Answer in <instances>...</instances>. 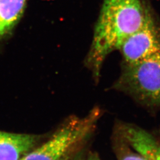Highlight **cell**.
<instances>
[{"instance_id":"cell-10","label":"cell","mask_w":160,"mask_h":160,"mask_svg":"<svg viewBox=\"0 0 160 160\" xmlns=\"http://www.w3.org/2000/svg\"><path fill=\"white\" fill-rule=\"evenodd\" d=\"M69 158V156H68V157H67L64 158L63 160H68Z\"/></svg>"},{"instance_id":"cell-8","label":"cell","mask_w":160,"mask_h":160,"mask_svg":"<svg viewBox=\"0 0 160 160\" xmlns=\"http://www.w3.org/2000/svg\"><path fill=\"white\" fill-rule=\"evenodd\" d=\"M116 142V154L119 160H145L143 157L139 154L137 152H134L132 150L131 147L117 135Z\"/></svg>"},{"instance_id":"cell-6","label":"cell","mask_w":160,"mask_h":160,"mask_svg":"<svg viewBox=\"0 0 160 160\" xmlns=\"http://www.w3.org/2000/svg\"><path fill=\"white\" fill-rule=\"evenodd\" d=\"M39 135L0 131V160H20L35 148Z\"/></svg>"},{"instance_id":"cell-2","label":"cell","mask_w":160,"mask_h":160,"mask_svg":"<svg viewBox=\"0 0 160 160\" xmlns=\"http://www.w3.org/2000/svg\"><path fill=\"white\" fill-rule=\"evenodd\" d=\"M113 88L145 107L160 110V51L135 63H122Z\"/></svg>"},{"instance_id":"cell-4","label":"cell","mask_w":160,"mask_h":160,"mask_svg":"<svg viewBox=\"0 0 160 160\" xmlns=\"http://www.w3.org/2000/svg\"><path fill=\"white\" fill-rule=\"evenodd\" d=\"M119 50L125 64L135 63L160 51V23L149 8L142 26L123 42Z\"/></svg>"},{"instance_id":"cell-5","label":"cell","mask_w":160,"mask_h":160,"mask_svg":"<svg viewBox=\"0 0 160 160\" xmlns=\"http://www.w3.org/2000/svg\"><path fill=\"white\" fill-rule=\"evenodd\" d=\"M116 133L145 160H160V142L148 132L131 124H120Z\"/></svg>"},{"instance_id":"cell-3","label":"cell","mask_w":160,"mask_h":160,"mask_svg":"<svg viewBox=\"0 0 160 160\" xmlns=\"http://www.w3.org/2000/svg\"><path fill=\"white\" fill-rule=\"evenodd\" d=\"M100 116L97 109L83 118L73 117L46 142L31 151L20 160H62L92 132Z\"/></svg>"},{"instance_id":"cell-7","label":"cell","mask_w":160,"mask_h":160,"mask_svg":"<svg viewBox=\"0 0 160 160\" xmlns=\"http://www.w3.org/2000/svg\"><path fill=\"white\" fill-rule=\"evenodd\" d=\"M27 0H0V42L11 33L23 16Z\"/></svg>"},{"instance_id":"cell-9","label":"cell","mask_w":160,"mask_h":160,"mask_svg":"<svg viewBox=\"0 0 160 160\" xmlns=\"http://www.w3.org/2000/svg\"><path fill=\"white\" fill-rule=\"evenodd\" d=\"M88 160H100L97 157H96V156H92L90 158H89Z\"/></svg>"},{"instance_id":"cell-1","label":"cell","mask_w":160,"mask_h":160,"mask_svg":"<svg viewBox=\"0 0 160 160\" xmlns=\"http://www.w3.org/2000/svg\"><path fill=\"white\" fill-rule=\"evenodd\" d=\"M148 7L141 0H104L85 61L97 81L106 58L119 50L144 23Z\"/></svg>"}]
</instances>
